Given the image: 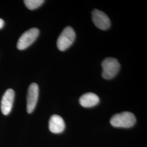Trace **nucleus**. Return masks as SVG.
<instances>
[{
    "mask_svg": "<svg viewBox=\"0 0 147 147\" xmlns=\"http://www.w3.org/2000/svg\"><path fill=\"white\" fill-rule=\"evenodd\" d=\"M92 20L95 25L100 30H106L110 27V19L102 11L98 9H94L93 11Z\"/></svg>",
    "mask_w": 147,
    "mask_h": 147,
    "instance_id": "nucleus-6",
    "label": "nucleus"
},
{
    "mask_svg": "<svg viewBox=\"0 0 147 147\" xmlns=\"http://www.w3.org/2000/svg\"><path fill=\"white\" fill-rule=\"evenodd\" d=\"M39 96V87L37 84L33 83L28 87L27 95V112L31 113L35 109Z\"/></svg>",
    "mask_w": 147,
    "mask_h": 147,
    "instance_id": "nucleus-5",
    "label": "nucleus"
},
{
    "mask_svg": "<svg viewBox=\"0 0 147 147\" xmlns=\"http://www.w3.org/2000/svg\"><path fill=\"white\" fill-rule=\"evenodd\" d=\"M27 8L30 10L36 9L42 5L43 0H25L24 1Z\"/></svg>",
    "mask_w": 147,
    "mask_h": 147,
    "instance_id": "nucleus-10",
    "label": "nucleus"
},
{
    "mask_svg": "<svg viewBox=\"0 0 147 147\" xmlns=\"http://www.w3.org/2000/svg\"><path fill=\"white\" fill-rule=\"evenodd\" d=\"M4 24H5L4 21L2 19H0V29H1L3 27Z\"/></svg>",
    "mask_w": 147,
    "mask_h": 147,
    "instance_id": "nucleus-11",
    "label": "nucleus"
},
{
    "mask_svg": "<svg viewBox=\"0 0 147 147\" xmlns=\"http://www.w3.org/2000/svg\"><path fill=\"white\" fill-rule=\"evenodd\" d=\"M100 99L96 94L93 93H87L82 95L80 99V105L84 107H92L99 104Z\"/></svg>",
    "mask_w": 147,
    "mask_h": 147,
    "instance_id": "nucleus-9",
    "label": "nucleus"
},
{
    "mask_svg": "<svg viewBox=\"0 0 147 147\" xmlns=\"http://www.w3.org/2000/svg\"><path fill=\"white\" fill-rule=\"evenodd\" d=\"M76 34L73 28L71 27H65L58 38L57 46L60 51H65L73 43Z\"/></svg>",
    "mask_w": 147,
    "mask_h": 147,
    "instance_id": "nucleus-3",
    "label": "nucleus"
},
{
    "mask_svg": "<svg viewBox=\"0 0 147 147\" xmlns=\"http://www.w3.org/2000/svg\"><path fill=\"white\" fill-rule=\"evenodd\" d=\"M136 121L135 115L130 112H123L116 114L111 118V124L116 127L129 128L134 126Z\"/></svg>",
    "mask_w": 147,
    "mask_h": 147,
    "instance_id": "nucleus-1",
    "label": "nucleus"
},
{
    "mask_svg": "<svg viewBox=\"0 0 147 147\" xmlns=\"http://www.w3.org/2000/svg\"><path fill=\"white\" fill-rule=\"evenodd\" d=\"M39 34V31L37 28H32L24 32L18 40L17 48L20 50L26 49L36 40Z\"/></svg>",
    "mask_w": 147,
    "mask_h": 147,
    "instance_id": "nucleus-4",
    "label": "nucleus"
},
{
    "mask_svg": "<svg viewBox=\"0 0 147 147\" xmlns=\"http://www.w3.org/2000/svg\"><path fill=\"white\" fill-rule=\"evenodd\" d=\"M104 79L110 80L115 77L120 69V64L116 58L109 57L105 58L102 63Z\"/></svg>",
    "mask_w": 147,
    "mask_h": 147,
    "instance_id": "nucleus-2",
    "label": "nucleus"
},
{
    "mask_svg": "<svg viewBox=\"0 0 147 147\" xmlns=\"http://www.w3.org/2000/svg\"><path fill=\"white\" fill-rule=\"evenodd\" d=\"M15 97L14 91L12 89H8L2 96L1 109L2 113L7 116L10 113L13 107Z\"/></svg>",
    "mask_w": 147,
    "mask_h": 147,
    "instance_id": "nucleus-7",
    "label": "nucleus"
},
{
    "mask_svg": "<svg viewBox=\"0 0 147 147\" xmlns=\"http://www.w3.org/2000/svg\"><path fill=\"white\" fill-rule=\"evenodd\" d=\"M49 127L51 132L54 134H60L65 129V122L61 116L54 115L51 117L49 120Z\"/></svg>",
    "mask_w": 147,
    "mask_h": 147,
    "instance_id": "nucleus-8",
    "label": "nucleus"
}]
</instances>
